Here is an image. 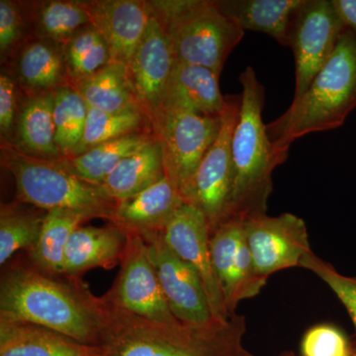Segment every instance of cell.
I'll return each instance as SVG.
<instances>
[{
	"label": "cell",
	"instance_id": "obj_1",
	"mask_svg": "<svg viewBox=\"0 0 356 356\" xmlns=\"http://www.w3.org/2000/svg\"><path fill=\"white\" fill-rule=\"evenodd\" d=\"M107 321L103 297L79 277L58 280L36 267L14 266L0 285V322L26 323L98 346Z\"/></svg>",
	"mask_w": 356,
	"mask_h": 356
},
{
	"label": "cell",
	"instance_id": "obj_2",
	"mask_svg": "<svg viewBox=\"0 0 356 356\" xmlns=\"http://www.w3.org/2000/svg\"><path fill=\"white\" fill-rule=\"evenodd\" d=\"M106 306V325L98 344L102 356H254L243 344V316L235 314L226 325L213 329H194L159 324Z\"/></svg>",
	"mask_w": 356,
	"mask_h": 356
},
{
	"label": "cell",
	"instance_id": "obj_3",
	"mask_svg": "<svg viewBox=\"0 0 356 356\" xmlns=\"http://www.w3.org/2000/svg\"><path fill=\"white\" fill-rule=\"evenodd\" d=\"M356 108V37L346 28L332 57L303 95L267 124L274 147L288 156L294 140L341 127Z\"/></svg>",
	"mask_w": 356,
	"mask_h": 356
},
{
	"label": "cell",
	"instance_id": "obj_4",
	"mask_svg": "<svg viewBox=\"0 0 356 356\" xmlns=\"http://www.w3.org/2000/svg\"><path fill=\"white\" fill-rule=\"evenodd\" d=\"M242 102L232 137L234 184L232 218L250 219L266 214L273 189V173L288 156L274 147L262 121L266 90L252 67L240 76Z\"/></svg>",
	"mask_w": 356,
	"mask_h": 356
},
{
	"label": "cell",
	"instance_id": "obj_5",
	"mask_svg": "<svg viewBox=\"0 0 356 356\" xmlns=\"http://www.w3.org/2000/svg\"><path fill=\"white\" fill-rule=\"evenodd\" d=\"M2 165L15 179L17 197L40 209L74 211L88 220H113L117 202L102 186L88 184L56 159L37 158L13 145L2 146Z\"/></svg>",
	"mask_w": 356,
	"mask_h": 356
},
{
	"label": "cell",
	"instance_id": "obj_6",
	"mask_svg": "<svg viewBox=\"0 0 356 356\" xmlns=\"http://www.w3.org/2000/svg\"><path fill=\"white\" fill-rule=\"evenodd\" d=\"M163 18L175 58L221 74L232 51L245 31L210 0L152 2Z\"/></svg>",
	"mask_w": 356,
	"mask_h": 356
},
{
	"label": "cell",
	"instance_id": "obj_7",
	"mask_svg": "<svg viewBox=\"0 0 356 356\" xmlns=\"http://www.w3.org/2000/svg\"><path fill=\"white\" fill-rule=\"evenodd\" d=\"M163 154L165 175L184 193L216 140L221 116H202L179 109H159L149 119Z\"/></svg>",
	"mask_w": 356,
	"mask_h": 356
},
{
	"label": "cell",
	"instance_id": "obj_8",
	"mask_svg": "<svg viewBox=\"0 0 356 356\" xmlns=\"http://www.w3.org/2000/svg\"><path fill=\"white\" fill-rule=\"evenodd\" d=\"M241 95L228 96L216 140L204 156L186 191L184 202L198 208L209 224L210 234L231 219L234 168L232 137L240 113Z\"/></svg>",
	"mask_w": 356,
	"mask_h": 356
},
{
	"label": "cell",
	"instance_id": "obj_9",
	"mask_svg": "<svg viewBox=\"0 0 356 356\" xmlns=\"http://www.w3.org/2000/svg\"><path fill=\"white\" fill-rule=\"evenodd\" d=\"M127 234L120 271L103 299L117 310L151 322L182 324L168 306L144 238L140 234Z\"/></svg>",
	"mask_w": 356,
	"mask_h": 356
},
{
	"label": "cell",
	"instance_id": "obj_10",
	"mask_svg": "<svg viewBox=\"0 0 356 356\" xmlns=\"http://www.w3.org/2000/svg\"><path fill=\"white\" fill-rule=\"evenodd\" d=\"M346 27L332 0H303L293 18L289 47L295 58L297 99L327 64Z\"/></svg>",
	"mask_w": 356,
	"mask_h": 356
},
{
	"label": "cell",
	"instance_id": "obj_11",
	"mask_svg": "<svg viewBox=\"0 0 356 356\" xmlns=\"http://www.w3.org/2000/svg\"><path fill=\"white\" fill-rule=\"evenodd\" d=\"M168 306L182 324L194 329H213L221 324L215 320L202 280L186 262L168 247L163 232L140 234Z\"/></svg>",
	"mask_w": 356,
	"mask_h": 356
},
{
	"label": "cell",
	"instance_id": "obj_12",
	"mask_svg": "<svg viewBox=\"0 0 356 356\" xmlns=\"http://www.w3.org/2000/svg\"><path fill=\"white\" fill-rule=\"evenodd\" d=\"M243 228L255 273L261 280L267 281L277 271L301 267L313 252L306 222L291 213L250 218L243 221Z\"/></svg>",
	"mask_w": 356,
	"mask_h": 356
},
{
	"label": "cell",
	"instance_id": "obj_13",
	"mask_svg": "<svg viewBox=\"0 0 356 356\" xmlns=\"http://www.w3.org/2000/svg\"><path fill=\"white\" fill-rule=\"evenodd\" d=\"M163 238L202 280L204 288L217 322L227 324L229 316L224 294L218 280L210 248V228L205 215L198 208L185 203L173 215L163 232Z\"/></svg>",
	"mask_w": 356,
	"mask_h": 356
},
{
	"label": "cell",
	"instance_id": "obj_14",
	"mask_svg": "<svg viewBox=\"0 0 356 356\" xmlns=\"http://www.w3.org/2000/svg\"><path fill=\"white\" fill-rule=\"evenodd\" d=\"M210 248L227 310L234 316L238 303L257 296L267 282L255 273L243 220L232 218L218 227L211 233Z\"/></svg>",
	"mask_w": 356,
	"mask_h": 356
},
{
	"label": "cell",
	"instance_id": "obj_15",
	"mask_svg": "<svg viewBox=\"0 0 356 356\" xmlns=\"http://www.w3.org/2000/svg\"><path fill=\"white\" fill-rule=\"evenodd\" d=\"M153 9L146 32L127 65L134 95L149 120L161 109L177 60L165 22Z\"/></svg>",
	"mask_w": 356,
	"mask_h": 356
},
{
	"label": "cell",
	"instance_id": "obj_16",
	"mask_svg": "<svg viewBox=\"0 0 356 356\" xmlns=\"http://www.w3.org/2000/svg\"><path fill=\"white\" fill-rule=\"evenodd\" d=\"M86 4L90 24L108 44L111 62L128 65L153 15L151 2L99 0Z\"/></svg>",
	"mask_w": 356,
	"mask_h": 356
},
{
	"label": "cell",
	"instance_id": "obj_17",
	"mask_svg": "<svg viewBox=\"0 0 356 356\" xmlns=\"http://www.w3.org/2000/svg\"><path fill=\"white\" fill-rule=\"evenodd\" d=\"M219 76L207 67L175 60L161 109L222 116L228 107V97H224L220 90Z\"/></svg>",
	"mask_w": 356,
	"mask_h": 356
},
{
	"label": "cell",
	"instance_id": "obj_18",
	"mask_svg": "<svg viewBox=\"0 0 356 356\" xmlns=\"http://www.w3.org/2000/svg\"><path fill=\"white\" fill-rule=\"evenodd\" d=\"M184 204L179 191L165 175L137 195L117 203L112 224L127 233L163 232Z\"/></svg>",
	"mask_w": 356,
	"mask_h": 356
},
{
	"label": "cell",
	"instance_id": "obj_19",
	"mask_svg": "<svg viewBox=\"0 0 356 356\" xmlns=\"http://www.w3.org/2000/svg\"><path fill=\"white\" fill-rule=\"evenodd\" d=\"M128 234L119 227H79L65 250L64 273L79 277L93 268L111 269L120 264Z\"/></svg>",
	"mask_w": 356,
	"mask_h": 356
},
{
	"label": "cell",
	"instance_id": "obj_20",
	"mask_svg": "<svg viewBox=\"0 0 356 356\" xmlns=\"http://www.w3.org/2000/svg\"><path fill=\"white\" fill-rule=\"evenodd\" d=\"M0 356H102V350L41 325L0 322Z\"/></svg>",
	"mask_w": 356,
	"mask_h": 356
},
{
	"label": "cell",
	"instance_id": "obj_21",
	"mask_svg": "<svg viewBox=\"0 0 356 356\" xmlns=\"http://www.w3.org/2000/svg\"><path fill=\"white\" fill-rule=\"evenodd\" d=\"M218 7L241 29L261 32L289 47L293 18L303 0H221Z\"/></svg>",
	"mask_w": 356,
	"mask_h": 356
},
{
	"label": "cell",
	"instance_id": "obj_22",
	"mask_svg": "<svg viewBox=\"0 0 356 356\" xmlns=\"http://www.w3.org/2000/svg\"><path fill=\"white\" fill-rule=\"evenodd\" d=\"M153 134H130L91 147L77 156L56 159L63 168L88 184L102 186L124 159L154 140Z\"/></svg>",
	"mask_w": 356,
	"mask_h": 356
},
{
	"label": "cell",
	"instance_id": "obj_23",
	"mask_svg": "<svg viewBox=\"0 0 356 356\" xmlns=\"http://www.w3.org/2000/svg\"><path fill=\"white\" fill-rule=\"evenodd\" d=\"M165 177L163 154L156 140L124 159L102 187L117 203L137 195Z\"/></svg>",
	"mask_w": 356,
	"mask_h": 356
},
{
	"label": "cell",
	"instance_id": "obj_24",
	"mask_svg": "<svg viewBox=\"0 0 356 356\" xmlns=\"http://www.w3.org/2000/svg\"><path fill=\"white\" fill-rule=\"evenodd\" d=\"M18 149L46 159H60L62 154L56 142L54 96L51 92L33 95L18 115Z\"/></svg>",
	"mask_w": 356,
	"mask_h": 356
},
{
	"label": "cell",
	"instance_id": "obj_25",
	"mask_svg": "<svg viewBox=\"0 0 356 356\" xmlns=\"http://www.w3.org/2000/svg\"><path fill=\"white\" fill-rule=\"evenodd\" d=\"M84 221H88V218L74 211L55 209L46 212L38 238L28 250L33 266L50 275L64 273L67 243Z\"/></svg>",
	"mask_w": 356,
	"mask_h": 356
},
{
	"label": "cell",
	"instance_id": "obj_26",
	"mask_svg": "<svg viewBox=\"0 0 356 356\" xmlns=\"http://www.w3.org/2000/svg\"><path fill=\"white\" fill-rule=\"evenodd\" d=\"M72 86L89 108L107 113L140 108L129 79L127 65L120 63H109L92 76Z\"/></svg>",
	"mask_w": 356,
	"mask_h": 356
},
{
	"label": "cell",
	"instance_id": "obj_27",
	"mask_svg": "<svg viewBox=\"0 0 356 356\" xmlns=\"http://www.w3.org/2000/svg\"><path fill=\"white\" fill-rule=\"evenodd\" d=\"M21 84L32 96L51 92L65 86L67 76L64 51L44 41H34L21 51L16 65Z\"/></svg>",
	"mask_w": 356,
	"mask_h": 356
},
{
	"label": "cell",
	"instance_id": "obj_28",
	"mask_svg": "<svg viewBox=\"0 0 356 356\" xmlns=\"http://www.w3.org/2000/svg\"><path fill=\"white\" fill-rule=\"evenodd\" d=\"M56 142L62 158L74 156L83 138L88 106L72 84L53 90Z\"/></svg>",
	"mask_w": 356,
	"mask_h": 356
},
{
	"label": "cell",
	"instance_id": "obj_29",
	"mask_svg": "<svg viewBox=\"0 0 356 356\" xmlns=\"http://www.w3.org/2000/svg\"><path fill=\"white\" fill-rule=\"evenodd\" d=\"M67 77L72 83L92 76L111 63L108 44L95 26L81 28L64 44Z\"/></svg>",
	"mask_w": 356,
	"mask_h": 356
},
{
	"label": "cell",
	"instance_id": "obj_30",
	"mask_svg": "<svg viewBox=\"0 0 356 356\" xmlns=\"http://www.w3.org/2000/svg\"><path fill=\"white\" fill-rule=\"evenodd\" d=\"M146 123L151 125L147 115L140 108L107 113L88 107L83 138L74 156L83 154V152L103 143L118 139L130 134L144 132L143 128Z\"/></svg>",
	"mask_w": 356,
	"mask_h": 356
},
{
	"label": "cell",
	"instance_id": "obj_31",
	"mask_svg": "<svg viewBox=\"0 0 356 356\" xmlns=\"http://www.w3.org/2000/svg\"><path fill=\"white\" fill-rule=\"evenodd\" d=\"M35 22L43 38L65 44L81 28L90 24V16L86 1L53 0L39 6Z\"/></svg>",
	"mask_w": 356,
	"mask_h": 356
},
{
	"label": "cell",
	"instance_id": "obj_32",
	"mask_svg": "<svg viewBox=\"0 0 356 356\" xmlns=\"http://www.w3.org/2000/svg\"><path fill=\"white\" fill-rule=\"evenodd\" d=\"M46 214V213H44ZM44 215L18 206H2L0 213V264L4 266L16 252L29 250L41 231Z\"/></svg>",
	"mask_w": 356,
	"mask_h": 356
},
{
	"label": "cell",
	"instance_id": "obj_33",
	"mask_svg": "<svg viewBox=\"0 0 356 356\" xmlns=\"http://www.w3.org/2000/svg\"><path fill=\"white\" fill-rule=\"evenodd\" d=\"M355 341L332 324H318L304 334L300 343L301 356H353Z\"/></svg>",
	"mask_w": 356,
	"mask_h": 356
},
{
	"label": "cell",
	"instance_id": "obj_34",
	"mask_svg": "<svg viewBox=\"0 0 356 356\" xmlns=\"http://www.w3.org/2000/svg\"><path fill=\"white\" fill-rule=\"evenodd\" d=\"M302 268L311 271L327 285L346 307L356 329V277L339 273L330 262L311 252L302 262Z\"/></svg>",
	"mask_w": 356,
	"mask_h": 356
},
{
	"label": "cell",
	"instance_id": "obj_35",
	"mask_svg": "<svg viewBox=\"0 0 356 356\" xmlns=\"http://www.w3.org/2000/svg\"><path fill=\"white\" fill-rule=\"evenodd\" d=\"M24 31V22L17 4L0 0V51L3 56L18 43Z\"/></svg>",
	"mask_w": 356,
	"mask_h": 356
},
{
	"label": "cell",
	"instance_id": "obj_36",
	"mask_svg": "<svg viewBox=\"0 0 356 356\" xmlns=\"http://www.w3.org/2000/svg\"><path fill=\"white\" fill-rule=\"evenodd\" d=\"M17 98L15 83L8 74L0 76V130L1 135L8 137L11 129L17 121Z\"/></svg>",
	"mask_w": 356,
	"mask_h": 356
},
{
	"label": "cell",
	"instance_id": "obj_37",
	"mask_svg": "<svg viewBox=\"0 0 356 356\" xmlns=\"http://www.w3.org/2000/svg\"><path fill=\"white\" fill-rule=\"evenodd\" d=\"M344 26L356 37V0H332Z\"/></svg>",
	"mask_w": 356,
	"mask_h": 356
},
{
	"label": "cell",
	"instance_id": "obj_38",
	"mask_svg": "<svg viewBox=\"0 0 356 356\" xmlns=\"http://www.w3.org/2000/svg\"><path fill=\"white\" fill-rule=\"evenodd\" d=\"M280 356H295L292 351H288V353H282Z\"/></svg>",
	"mask_w": 356,
	"mask_h": 356
},
{
	"label": "cell",
	"instance_id": "obj_39",
	"mask_svg": "<svg viewBox=\"0 0 356 356\" xmlns=\"http://www.w3.org/2000/svg\"><path fill=\"white\" fill-rule=\"evenodd\" d=\"M353 356H356V339H355V353H353Z\"/></svg>",
	"mask_w": 356,
	"mask_h": 356
}]
</instances>
